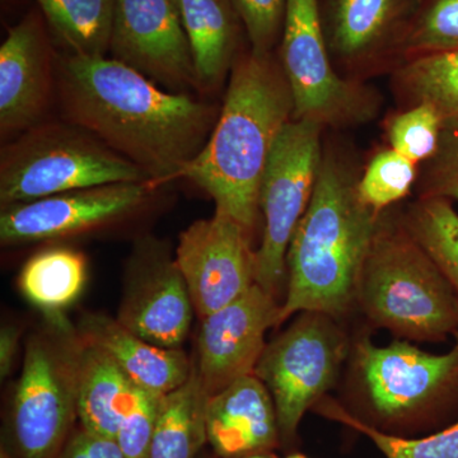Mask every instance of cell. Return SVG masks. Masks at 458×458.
I'll list each match as a JSON object with an SVG mask.
<instances>
[{"mask_svg":"<svg viewBox=\"0 0 458 458\" xmlns=\"http://www.w3.org/2000/svg\"><path fill=\"white\" fill-rule=\"evenodd\" d=\"M55 86L66 122L89 131L147 174L181 179L209 140L216 108L165 92L140 72L106 56H55Z\"/></svg>","mask_w":458,"mask_h":458,"instance_id":"6da1fadb","label":"cell"},{"mask_svg":"<svg viewBox=\"0 0 458 458\" xmlns=\"http://www.w3.org/2000/svg\"><path fill=\"white\" fill-rule=\"evenodd\" d=\"M351 157L328 143L311 201L286 252L288 291L280 324L301 312L339 318L357 304L361 270L381 216L358 197Z\"/></svg>","mask_w":458,"mask_h":458,"instance_id":"7a4b0ae2","label":"cell"},{"mask_svg":"<svg viewBox=\"0 0 458 458\" xmlns=\"http://www.w3.org/2000/svg\"><path fill=\"white\" fill-rule=\"evenodd\" d=\"M294 116L291 87L274 54L249 50L234 60L221 114L201 152L181 179L192 181L250 232L274 143Z\"/></svg>","mask_w":458,"mask_h":458,"instance_id":"3957f363","label":"cell"},{"mask_svg":"<svg viewBox=\"0 0 458 458\" xmlns=\"http://www.w3.org/2000/svg\"><path fill=\"white\" fill-rule=\"evenodd\" d=\"M445 354L408 342L378 346L360 337L352 351V418L390 436H414L441 427L458 403V333Z\"/></svg>","mask_w":458,"mask_h":458,"instance_id":"277c9868","label":"cell"},{"mask_svg":"<svg viewBox=\"0 0 458 458\" xmlns=\"http://www.w3.org/2000/svg\"><path fill=\"white\" fill-rule=\"evenodd\" d=\"M357 304L377 327L417 342L458 333V294L401 222L384 213L361 270Z\"/></svg>","mask_w":458,"mask_h":458,"instance_id":"5b68a950","label":"cell"},{"mask_svg":"<svg viewBox=\"0 0 458 458\" xmlns=\"http://www.w3.org/2000/svg\"><path fill=\"white\" fill-rule=\"evenodd\" d=\"M149 181L128 158L73 123H38L0 156L3 208L111 183ZM153 183V182H152Z\"/></svg>","mask_w":458,"mask_h":458,"instance_id":"8992f818","label":"cell"},{"mask_svg":"<svg viewBox=\"0 0 458 458\" xmlns=\"http://www.w3.org/2000/svg\"><path fill=\"white\" fill-rule=\"evenodd\" d=\"M80 333L63 316L27 342L11 428L21 458H57L77 415Z\"/></svg>","mask_w":458,"mask_h":458,"instance_id":"52a82bcc","label":"cell"},{"mask_svg":"<svg viewBox=\"0 0 458 458\" xmlns=\"http://www.w3.org/2000/svg\"><path fill=\"white\" fill-rule=\"evenodd\" d=\"M279 63L293 95V119L345 129L363 125L378 114V93L336 71L322 29L319 0H288Z\"/></svg>","mask_w":458,"mask_h":458,"instance_id":"ba28073f","label":"cell"},{"mask_svg":"<svg viewBox=\"0 0 458 458\" xmlns=\"http://www.w3.org/2000/svg\"><path fill=\"white\" fill-rule=\"evenodd\" d=\"M333 318L301 312L293 324L265 346L254 375L276 403L280 442L293 445L301 421L335 385L348 357L345 334Z\"/></svg>","mask_w":458,"mask_h":458,"instance_id":"9c48e42d","label":"cell"},{"mask_svg":"<svg viewBox=\"0 0 458 458\" xmlns=\"http://www.w3.org/2000/svg\"><path fill=\"white\" fill-rule=\"evenodd\" d=\"M324 126L292 119L280 131L262 174L259 208L264 233L256 251V284L276 297L286 273V252L311 201L324 147Z\"/></svg>","mask_w":458,"mask_h":458,"instance_id":"30bf717a","label":"cell"},{"mask_svg":"<svg viewBox=\"0 0 458 458\" xmlns=\"http://www.w3.org/2000/svg\"><path fill=\"white\" fill-rule=\"evenodd\" d=\"M251 232L228 214L192 223L180 234L177 267L201 318L219 311L256 284Z\"/></svg>","mask_w":458,"mask_h":458,"instance_id":"8fae6325","label":"cell"},{"mask_svg":"<svg viewBox=\"0 0 458 458\" xmlns=\"http://www.w3.org/2000/svg\"><path fill=\"white\" fill-rule=\"evenodd\" d=\"M110 53L174 92L199 89L180 0H116Z\"/></svg>","mask_w":458,"mask_h":458,"instance_id":"7c38bea8","label":"cell"},{"mask_svg":"<svg viewBox=\"0 0 458 458\" xmlns=\"http://www.w3.org/2000/svg\"><path fill=\"white\" fill-rule=\"evenodd\" d=\"M419 0H319L322 29L334 65L348 80L400 64L401 41Z\"/></svg>","mask_w":458,"mask_h":458,"instance_id":"4fadbf2b","label":"cell"},{"mask_svg":"<svg viewBox=\"0 0 458 458\" xmlns=\"http://www.w3.org/2000/svg\"><path fill=\"white\" fill-rule=\"evenodd\" d=\"M276 297L254 284L219 311L201 318L198 366L210 397L242 377L252 375L265 346V334L280 325Z\"/></svg>","mask_w":458,"mask_h":458,"instance_id":"5bb4252c","label":"cell"},{"mask_svg":"<svg viewBox=\"0 0 458 458\" xmlns=\"http://www.w3.org/2000/svg\"><path fill=\"white\" fill-rule=\"evenodd\" d=\"M155 188L150 181L111 183L9 205L0 216L2 243L53 240L98 227L137 209Z\"/></svg>","mask_w":458,"mask_h":458,"instance_id":"9a60e30c","label":"cell"},{"mask_svg":"<svg viewBox=\"0 0 458 458\" xmlns=\"http://www.w3.org/2000/svg\"><path fill=\"white\" fill-rule=\"evenodd\" d=\"M132 269L117 321L153 345L180 349L195 309L176 260L162 243L147 240L135 252Z\"/></svg>","mask_w":458,"mask_h":458,"instance_id":"2e32d148","label":"cell"},{"mask_svg":"<svg viewBox=\"0 0 458 458\" xmlns=\"http://www.w3.org/2000/svg\"><path fill=\"white\" fill-rule=\"evenodd\" d=\"M55 56L40 9L8 30L0 47L2 140L38 125L55 84Z\"/></svg>","mask_w":458,"mask_h":458,"instance_id":"e0dca14e","label":"cell"},{"mask_svg":"<svg viewBox=\"0 0 458 458\" xmlns=\"http://www.w3.org/2000/svg\"><path fill=\"white\" fill-rule=\"evenodd\" d=\"M207 439L221 458L265 454L282 443L276 403L254 373L208 401Z\"/></svg>","mask_w":458,"mask_h":458,"instance_id":"ac0fdd59","label":"cell"},{"mask_svg":"<svg viewBox=\"0 0 458 458\" xmlns=\"http://www.w3.org/2000/svg\"><path fill=\"white\" fill-rule=\"evenodd\" d=\"M78 333L111 358L132 384L165 396L188 381L192 366L181 349H167L140 339L117 319L102 315H84Z\"/></svg>","mask_w":458,"mask_h":458,"instance_id":"d6986e66","label":"cell"},{"mask_svg":"<svg viewBox=\"0 0 458 458\" xmlns=\"http://www.w3.org/2000/svg\"><path fill=\"white\" fill-rule=\"evenodd\" d=\"M137 388L108 352L82 337L78 357L77 415L83 429L116 438Z\"/></svg>","mask_w":458,"mask_h":458,"instance_id":"ffe728a7","label":"cell"},{"mask_svg":"<svg viewBox=\"0 0 458 458\" xmlns=\"http://www.w3.org/2000/svg\"><path fill=\"white\" fill-rule=\"evenodd\" d=\"M199 90H210L225 80L238 56L243 26L231 0H180Z\"/></svg>","mask_w":458,"mask_h":458,"instance_id":"44dd1931","label":"cell"},{"mask_svg":"<svg viewBox=\"0 0 458 458\" xmlns=\"http://www.w3.org/2000/svg\"><path fill=\"white\" fill-rule=\"evenodd\" d=\"M210 396L192 366L188 381L162 396L149 458H197L207 439Z\"/></svg>","mask_w":458,"mask_h":458,"instance_id":"7402d4cb","label":"cell"},{"mask_svg":"<svg viewBox=\"0 0 458 458\" xmlns=\"http://www.w3.org/2000/svg\"><path fill=\"white\" fill-rule=\"evenodd\" d=\"M393 72L394 89L403 106L432 105L443 131L458 137V51L406 60Z\"/></svg>","mask_w":458,"mask_h":458,"instance_id":"603a6c76","label":"cell"},{"mask_svg":"<svg viewBox=\"0 0 458 458\" xmlns=\"http://www.w3.org/2000/svg\"><path fill=\"white\" fill-rule=\"evenodd\" d=\"M87 259L71 249L38 252L20 274V288L33 306L57 318L82 293L87 282Z\"/></svg>","mask_w":458,"mask_h":458,"instance_id":"cb8c5ba5","label":"cell"},{"mask_svg":"<svg viewBox=\"0 0 458 458\" xmlns=\"http://www.w3.org/2000/svg\"><path fill=\"white\" fill-rule=\"evenodd\" d=\"M116 0H36L64 53L106 56Z\"/></svg>","mask_w":458,"mask_h":458,"instance_id":"d4e9b609","label":"cell"},{"mask_svg":"<svg viewBox=\"0 0 458 458\" xmlns=\"http://www.w3.org/2000/svg\"><path fill=\"white\" fill-rule=\"evenodd\" d=\"M401 222L458 294V213L451 200L420 197L401 214Z\"/></svg>","mask_w":458,"mask_h":458,"instance_id":"484cf974","label":"cell"},{"mask_svg":"<svg viewBox=\"0 0 458 458\" xmlns=\"http://www.w3.org/2000/svg\"><path fill=\"white\" fill-rule=\"evenodd\" d=\"M321 417L369 437L386 458H458V420L424 438H403L379 432L352 418L336 401L322 397L312 408Z\"/></svg>","mask_w":458,"mask_h":458,"instance_id":"4316f807","label":"cell"},{"mask_svg":"<svg viewBox=\"0 0 458 458\" xmlns=\"http://www.w3.org/2000/svg\"><path fill=\"white\" fill-rule=\"evenodd\" d=\"M456 51L458 0H419L414 17L401 41L400 64L419 56Z\"/></svg>","mask_w":458,"mask_h":458,"instance_id":"83f0119b","label":"cell"},{"mask_svg":"<svg viewBox=\"0 0 458 458\" xmlns=\"http://www.w3.org/2000/svg\"><path fill=\"white\" fill-rule=\"evenodd\" d=\"M417 164L393 148L376 153L358 182L361 204L381 216L397 201L408 197L417 181Z\"/></svg>","mask_w":458,"mask_h":458,"instance_id":"f1b7e54d","label":"cell"},{"mask_svg":"<svg viewBox=\"0 0 458 458\" xmlns=\"http://www.w3.org/2000/svg\"><path fill=\"white\" fill-rule=\"evenodd\" d=\"M386 131L390 148L418 165L438 152L443 129L436 108L421 102L393 114Z\"/></svg>","mask_w":458,"mask_h":458,"instance_id":"f546056e","label":"cell"},{"mask_svg":"<svg viewBox=\"0 0 458 458\" xmlns=\"http://www.w3.org/2000/svg\"><path fill=\"white\" fill-rule=\"evenodd\" d=\"M240 17L250 50L271 54L282 38L288 0H231Z\"/></svg>","mask_w":458,"mask_h":458,"instance_id":"4dcf8cb0","label":"cell"},{"mask_svg":"<svg viewBox=\"0 0 458 458\" xmlns=\"http://www.w3.org/2000/svg\"><path fill=\"white\" fill-rule=\"evenodd\" d=\"M162 396L138 387L131 408L123 415L116 442L125 458H149L150 445Z\"/></svg>","mask_w":458,"mask_h":458,"instance_id":"1f68e13d","label":"cell"},{"mask_svg":"<svg viewBox=\"0 0 458 458\" xmlns=\"http://www.w3.org/2000/svg\"><path fill=\"white\" fill-rule=\"evenodd\" d=\"M420 197H439L458 201V137L442 131L438 152L429 159L421 181Z\"/></svg>","mask_w":458,"mask_h":458,"instance_id":"d6a6232c","label":"cell"},{"mask_svg":"<svg viewBox=\"0 0 458 458\" xmlns=\"http://www.w3.org/2000/svg\"><path fill=\"white\" fill-rule=\"evenodd\" d=\"M57 458H125L116 439L80 429L68 439Z\"/></svg>","mask_w":458,"mask_h":458,"instance_id":"836d02e7","label":"cell"},{"mask_svg":"<svg viewBox=\"0 0 458 458\" xmlns=\"http://www.w3.org/2000/svg\"><path fill=\"white\" fill-rule=\"evenodd\" d=\"M20 333L16 327H3L0 331V376L7 378L13 369L14 358L17 355Z\"/></svg>","mask_w":458,"mask_h":458,"instance_id":"e575fe53","label":"cell"},{"mask_svg":"<svg viewBox=\"0 0 458 458\" xmlns=\"http://www.w3.org/2000/svg\"><path fill=\"white\" fill-rule=\"evenodd\" d=\"M0 458H13L11 456V454L4 448H2V452H0Z\"/></svg>","mask_w":458,"mask_h":458,"instance_id":"d590c367","label":"cell"},{"mask_svg":"<svg viewBox=\"0 0 458 458\" xmlns=\"http://www.w3.org/2000/svg\"><path fill=\"white\" fill-rule=\"evenodd\" d=\"M240 458H269V457L264 456V454H250V456L240 457Z\"/></svg>","mask_w":458,"mask_h":458,"instance_id":"8d00e7d4","label":"cell"},{"mask_svg":"<svg viewBox=\"0 0 458 458\" xmlns=\"http://www.w3.org/2000/svg\"><path fill=\"white\" fill-rule=\"evenodd\" d=\"M286 458H309V457L304 456V454H289V456Z\"/></svg>","mask_w":458,"mask_h":458,"instance_id":"74e56055","label":"cell"}]
</instances>
